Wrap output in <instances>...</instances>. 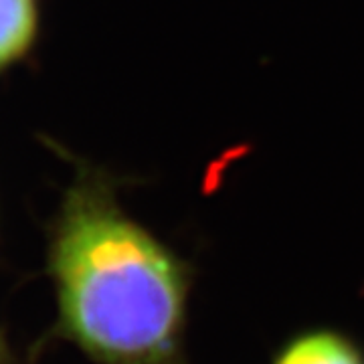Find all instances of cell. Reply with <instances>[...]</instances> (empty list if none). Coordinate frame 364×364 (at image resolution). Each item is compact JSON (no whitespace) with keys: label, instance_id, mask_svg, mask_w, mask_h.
<instances>
[{"label":"cell","instance_id":"7a4b0ae2","mask_svg":"<svg viewBox=\"0 0 364 364\" xmlns=\"http://www.w3.org/2000/svg\"><path fill=\"white\" fill-rule=\"evenodd\" d=\"M273 364H364V350L332 328H314L289 338Z\"/></svg>","mask_w":364,"mask_h":364},{"label":"cell","instance_id":"3957f363","mask_svg":"<svg viewBox=\"0 0 364 364\" xmlns=\"http://www.w3.org/2000/svg\"><path fill=\"white\" fill-rule=\"evenodd\" d=\"M35 0H0V69L21 57L35 37Z\"/></svg>","mask_w":364,"mask_h":364},{"label":"cell","instance_id":"6da1fadb","mask_svg":"<svg viewBox=\"0 0 364 364\" xmlns=\"http://www.w3.org/2000/svg\"><path fill=\"white\" fill-rule=\"evenodd\" d=\"M67 332L102 364H184L191 267L83 186L67 200L53 245Z\"/></svg>","mask_w":364,"mask_h":364}]
</instances>
